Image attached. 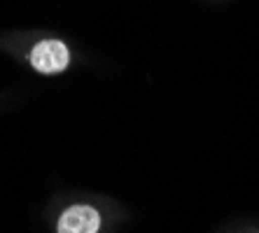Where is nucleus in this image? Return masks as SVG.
<instances>
[{
    "mask_svg": "<svg viewBox=\"0 0 259 233\" xmlns=\"http://www.w3.org/2000/svg\"><path fill=\"white\" fill-rule=\"evenodd\" d=\"M30 63L37 72H45V75H54V72L66 70L68 63H70V54H68V47L59 40H42L37 42L33 52H30Z\"/></svg>",
    "mask_w": 259,
    "mask_h": 233,
    "instance_id": "f257e3e1",
    "label": "nucleus"
},
{
    "mask_svg": "<svg viewBox=\"0 0 259 233\" xmlns=\"http://www.w3.org/2000/svg\"><path fill=\"white\" fill-rule=\"evenodd\" d=\"M101 217L91 205H72L59 219V233H98Z\"/></svg>",
    "mask_w": 259,
    "mask_h": 233,
    "instance_id": "f03ea898",
    "label": "nucleus"
}]
</instances>
